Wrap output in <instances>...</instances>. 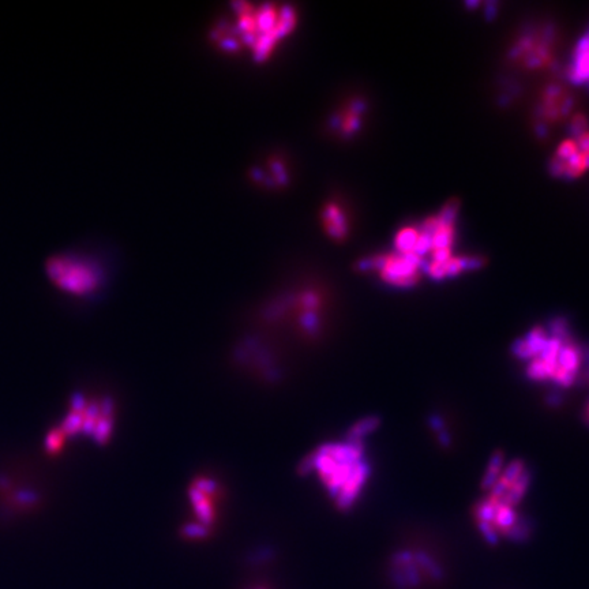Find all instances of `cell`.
I'll return each instance as SVG.
<instances>
[{
  "label": "cell",
  "instance_id": "cell-1",
  "mask_svg": "<svg viewBox=\"0 0 589 589\" xmlns=\"http://www.w3.org/2000/svg\"><path fill=\"white\" fill-rule=\"evenodd\" d=\"M525 377L539 385L570 389L588 378L589 348L584 350L565 318L538 325L513 344Z\"/></svg>",
  "mask_w": 589,
  "mask_h": 589
},
{
  "label": "cell",
  "instance_id": "cell-2",
  "mask_svg": "<svg viewBox=\"0 0 589 589\" xmlns=\"http://www.w3.org/2000/svg\"><path fill=\"white\" fill-rule=\"evenodd\" d=\"M305 468L317 472L322 485L340 510L351 509L359 501L371 478L365 441L350 437L322 446L306 460Z\"/></svg>",
  "mask_w": 589,
  "mask_h": 589
},
{
  "label": "cell",
  "instance_id": "cell-3",
  "mask_svg": "<svg viewBox=\"0 0 589 589\" xmlns=\"http://www.w3.org/2000/svg\"><path fill=\"white\" fill-rule=\"evenodd\" d=\"M238 14L239 36L249 45L255 58L265 59L295 24V13L285 6L254 7L240 3Z\"/></svg>",
  "mask_w": 589,
  "mask_h": 589
},
{
  "label": "cell",
  "instance_id": "cell-4",
  "mask_svg": "<svg viewBox=\"0 0 589 589\" xmlns=\"http://www.w3.org/2000/svg\"><path fill=\"white\" fill-rule=\"evenodd\" d=\"M474 523L483 539L491 546L501 543H523L532 535V524L520 506L486 494L474 506Z\"/></svg>",
  "mask_w": 589,
  "mask_h": 589
},
{
  "label": "cell",
  "instance_id": "cell-5",
  "mask_svg": "<svg viewBox=\"0 0 589 589\" xmlns=\"http://www.w3.org/2000/svg\"><path fill=\"white\" fill-rule=\"evenodd\" d=\"M388 573L396 589H430L445 580L446 568L426 547L405 546L390 558Z\"/></svg>",
  "mask_w": 589,
  "mask_h": 589
},
{
  "label": "cell",
  "instance_id": "cell-6",
  "mask_svg": "<svg viewBox=\"0 0 589 589\" xmlns=\"http://www.w3.org/2000/svg\"><path fill=\"white\" fill-rule=\"evenodd\" d=\"M45 272L59 290L75 296L96 294L103 283L99 266L75 255H55L45 264Z\"/></svg>",
  "mask_w": 589,
  "mask_h": 589
},
{
  "label": "cell",
  "instance_id": "cell-7",
  "mask_svg": "<svg viewBox=\"0 0 589 589\" xmlns=\"http://www.w3.org/2000/svg\"><path fill=\"white\" fill-rule=\"evenodd\" d=\"M557 48V30L551 24L524 28L513 41L509 58L513 65L528 71L545 70L553 63Z\"/></svg>",
  "mask_w": 589,
  "mask_h": 589
},
{
  "label": "cell",
  "instance_id": "cell-8",
  "mask_svg": "<svg viewBox=\"0 0 589 589\" xmlns=\"http://www.w3.org/2000/svg\"><path fill=\"white\" fill-rule=\"evenodd\" d=\"M362 266L367 272H374L385 284L401 290L415 287L425 275V262L415 255L401 254L397 251L374 255L363 261Z\"/></svg>",
  "mask_w": 589,
  "mask_h": 589
},
{
  "label": "cell",
  "instance_id": "cell-9",
  "mask_svg": "<svg viewBox=\"0 0 589 589\" xmlns=\"http://www.w3.org/2000/svg\"><path fill=\"white\" fill-rule=\"evenodd\" d=\"M550 174L558 179L573 180L589 171V127L569 134L561 142L549 164Z\"/></svg>",
  "mask_w": 589,
  "mask_h": 589
},
{
  "label": "cell",
  "instance_id": "cell-10",
  "mask_svg": "<svg viewBox=\"0 0 589 589\" xmlns=\"http://www.w3.org/2000/svg\"><path fill=\"white\" fill-rule=\"evenodd\" d=\"M573 104L575 100L565 86L560 84L547 86L536 105V120H538L536 127L539 133L546 134L547 127L564 120L573 110Z\"/></svg>",
  "mask_w": 589,
  "mask_h": 589
},
{
  "label": "cell",
  "instance_id": "cell-11",
  "mask_svg": "<svg viewBox=\"0 0 589 589\" xmlns=\"http://www.w3.org/2000/svg\"><path fill=\"white\" fill-rule=\"evenodd\" d=\"M482 258L475 255H452L446 260L427 262L425 264V275L434 281H445L455 279L470 273L472 270L479 269L482 266Z\"/></svg>",
  "mask_w": 589,
  "mask_h": 589
},
{
  "label": "cell",
  "instance_id": "cell-12",
  "mask_svg": "<svg viewBox=\"0 0 589 589\" xmlns=\"http://www.w3.org/2000/svg\"><path fill=\"white\" fill-rule=\"evenodd\" d=\"M570 84L589 90V26L580 36L566 66Z\"/></svg>",
  "mask_w": 589,
  "mask_h": 589
},
{
  "label": "cell",
  "instance_id": "cell-13",
  "mask_svg": "<svg viewBox=\"0 0 589 589\" xmlns=\"http://www.w3.org/2000/svg\"><path fill=\"white\" fill-rule=\"evenodd\" d=\"M216 483L213 480L201 479L195 483L193 489L190 491L191 502H193L195 513H197L198 520L201 527L208 530V525L215 520V509H213L212 495L216 491Z\"/></svg>",
  "mask_w": 589,
  "mask_h": 589
},
{
  "label": "cell",
  "instance_id": "cell-14",
  "mask_svg": "<svg viewBox=\"0 0 589 589\" xmlns=\"http://www.w3.org/2000/svg\"><path fill=\"white\" fill-rule=\"evenodd\" d=\"M322 220H324L325 230L332 238L344 239L350 230L347 215L340 205L329 204L326 206L324 213H322Z\"/></svg>",
  "mask_w": 589,
  "mask_h": 589
},
{
  "label": "cell",
  "instance_id": "cell-15",
  "mask_svg": "<svg viewBox=\"0 0 589 589\" xmlns=\"http://www.w3.org/2000/svg\"><path fill=\"white\" fill-rule=\"evenodd\" d=\"M363 111H365V107L359 101L350 104V107L340 116L339 129L341 133L351 135L356 130H359L360 123H362Z\"/></svg>",
  "mask_w": 589,
  "mask_h": 589
},
{
  "label": "cell",
  "instance_id": "cell-16",
  "mask_svg": "<svg viewBox=\"0 0 589 589\" xmlns=\"http://www.w3.org/2000/svg\"><path fill=\"white\" fill-rule=\"evenodd\" d=\"M66 435L60 429H55L52 433L48 434L47 441H45V448H47L48 452L55 455L56 452L60 448H62L63 444H65Z\"/></svg>",
  "mask_w": 589,
  "mask_h": 589
},
{
  "label": "cell",
  "instance_id": "cell-17",
  "mask_svg": "<svg viewBox=\"0 0 589 589\" xmlns=\"http://www.w3.org/2000/svg\"><path fill=\"white\" fill-rule=\"evenodd\" d=\"M583 415H584L585 423H587V425L589 426V401H588V404L585 405V410H584V414Z\"/></svg>",
  "mask_w": 589,
  "mask_h": 589
},
{
  "label": "cell",
  "instance_id": "cell-18",
  "mask_svg": "<svg viewBox=\"0 0 589 589\" xmlns=\"http://www.w3.org/2000/svg\"><path fill=\"white\" fill-rule=\"evenodd\" d=\"M251 589H265V588H262V587H258V588H251Z\"/></svg>",
  "mask_w": 589,
  "mask_h": 589
}]
</instances>
